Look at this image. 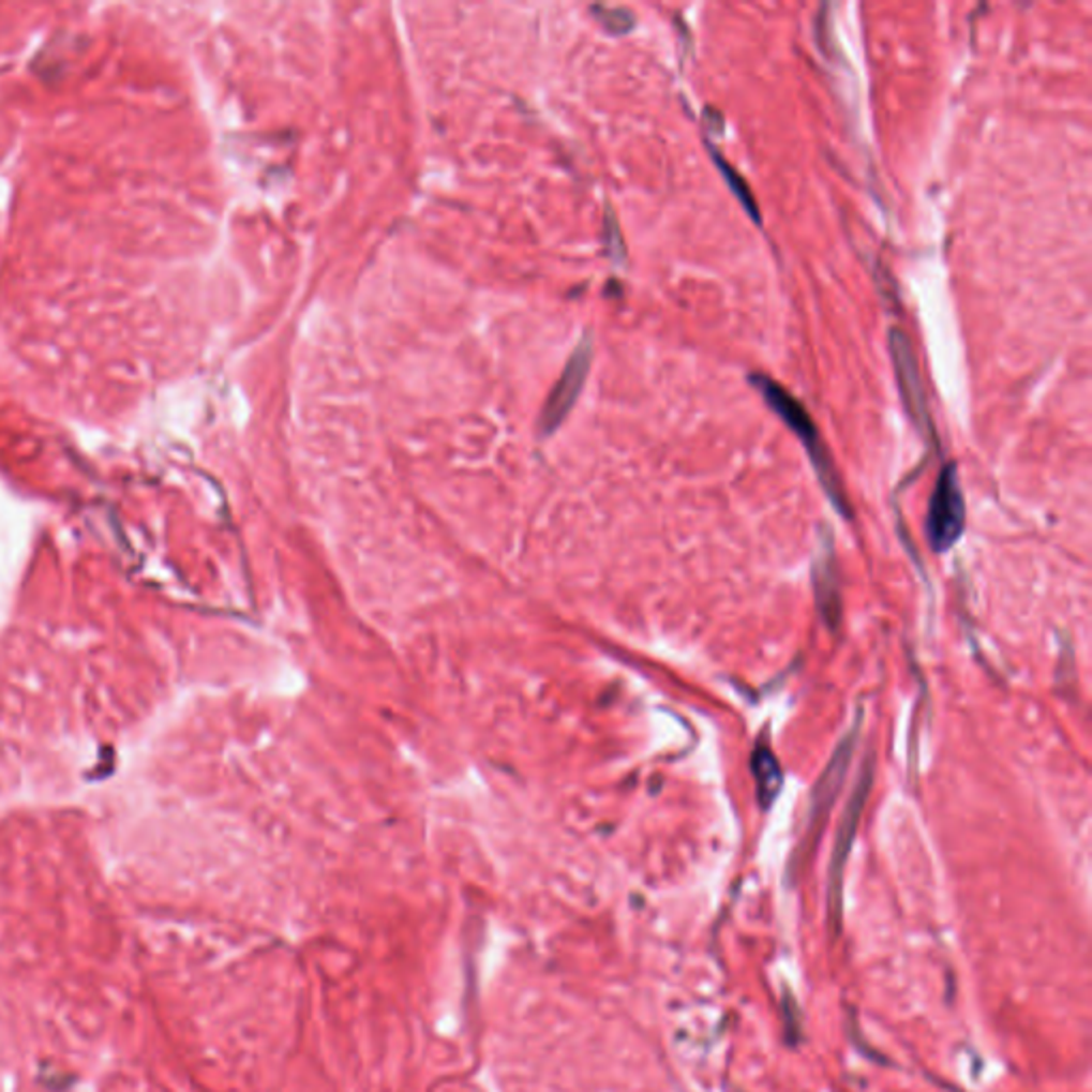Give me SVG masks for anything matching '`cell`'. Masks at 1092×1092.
<instances>
[{"instance_id": "6da1fadb", "label": "cell", "mask_w": 1092, "mask_h": 1092, "mask_svg": "<svg viewBox=\"0 0 1092 1092\" xmlns=\"http://www.w3.org/2000/svg\"><path fill=\"white\" fill-rule=\"evenodd\" d=\"M749 383L758 389V393L773 408V413L792 430V434L803 442L826 495L831 497V502L843 517H850L848 497H846L843 484L839 480L837 467L833 463V457L822 439L818 425L813 423L811 415L807 413V408L788 389H783L779 383H775L771 376L749 374Z\"/></svg>"}, {"instance_id": "7a4b0ae2", "label": "cell", "mask_w": 1092, "mask_h": 1092, "mask_svg": "<svg viewBox=\"0 0 1092 1092\" xmlns=\"http://www.w3.org/2000/svg\"><path fill=\"white\" fill-rule=\"evenodd\" d=\"M964 519L967 508L958 469L954 463H947L937 478L926 514V534L934 553H945L958 542L964 532Z\"/></svg>"}, {"instance_id": "3957f363", "label": "cell", "mask_w": 1092, "mask_h": 1092, "mask_svg": "<svg viewBox=\"0 0 1092 1092\" xmlns=\"http://www.w3.org/2000/svg\"><path fill=\"white\" fill-rule=\"evenodd\" d=\"M887 348L896 372V383L900 391V400L904 406L907 417L913 421V425L919 430L922 436H934L932 421L926 404V393L919 376V365L915 359V353L911 348V342L907 333L898 327H892L887 333Z\"/></svg>"}, {"instance_id": "277c9868", "label": "cell", "mask_w": 1092, "mask_h": 1092, "mask_svg": "<svg viewBox=\"0 0 1092 1092\" xmlns=\"http://www.w3.org/2000/svg\"><path fill=\"white\" fill-rule=\"evenodd\" d=\"M592 357H594L592 333H585V338L579 342L562 378L555 383V387L544 404V410L538 421L540 434H544V436L553 434L564 423V419L570 415L572 406L577 404V400L585 387V380H587V374L592 368Z\"/></svg>"}, {"instance_id": "5b68a950", "label": "cell", "mask_w": 1092, "mask_h": 1092, "mask_svg": "<svg viewBox=\"0 0 1092 1092\" xmlns=\"http://www.w3.org/2000/svg\"><path fill=\"white\" fill-rule=\"evenodd\" d=\"M871 781H873V764L867 762L863 773H861L856 792H854V796L848 803V809L843 813L839 833H837L835 854H833V863H831V913H833V919H837V922L841 919L843 869H846V863L850 858V852H852V846H854V837H856V828H858L863 809H865L869 792H871Z\"/></svg>"}, {"instance_id": "8992f818", "label": "cell", "mask_w": 1092, "mask_h": 1092, "mask_svg": "<svg viewBox=\"0 0 1092 1092\" xmlns=\"http://www.w3.org/2000/svg\"><path fill=\"white\" fill-rule=\"evenodd\" d=\"M858 723L856 721L852 728V732L841 741L839 749L835 751L824 777L820 779V786L813 794V803H811V816H809V831H807V837H816L818 835V828H822L826 816L831 813V807H833V801H835V794L839 792L841 783H843V777L848 773V766H850V758H852V749L856 745V736H858Z\"/></svg>"}, {"instance_id": "52a82bcc", "label": "cell", "mask_w": 1092, "mask_h": 1092, "mask_svg": "<svg viewBox=\"0 0 1092 1092\" xmlns=\"http://www.w3.org/2000/svg\"><path fill=\"white\" fill-rule=\"evenodd\" d=\"M816 598L818 609L828 628L839 626L841 619V598H839V583H837V570H835V549L831 536L824 538L820 555L816 559Z\"/></svg>"}, {"instance_id": "ba28073f", "label": "cell", "mask_w": 1092, "mask_h": 1092, "mask_svg": "<svg viewBox=\"0 0 1092 1092\" xmlns=\"http://www.w3.org/2000/svg\"><path fill=\"white\" fill-rule=\"evenodd\" d=\"M751 773L756 777L758 801L764 809H768L781 792L783 773H781V766H779L773 749L766 743L756 745V749L751 753Z\"/></svg>"}, {"instance_id": "9c48e42d", "label": "cell", "mask_w": 1092, "mask_h": 1092, "mask_svg": "<svg viewBox=\"0 0 1092 1092\" xmlns=\"http://www.w3.org/2000/svg\"><path fill=\"white\" fill-rule=\"evenodd\" d=\"M706 150L710 152V159H713V161H715V165L719 167V171H721L723 180L728 182L730 191L734 193V197L738 199V204L745 208V212L753 219L756 224H762V214H760L758 201H756V197H753V193H751L749 184L743 180V176H741V174H738L732 165H728V163L723 161L721 152H719V150H717V148H715L708 139H706Z\"/></svg>"}, {"instance_id": "30bf717a", "label": "cell", "mask_w": 1092, "mask_h": 1092, "mask_svg": "<svg viewBox=\"0 0 1092 1092\" xmlns=\"http://www.w3.org/2000/svg\"><path fill=\"white\" fill-rule=\"evenodd\" d=\"M598 13V19L615 34H624L634 26V15L626 9H607V6H594Z\"/></svg>"}]
</instances>
